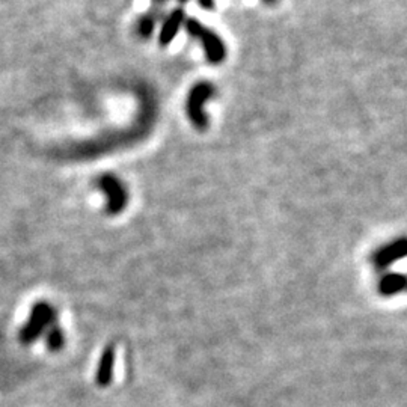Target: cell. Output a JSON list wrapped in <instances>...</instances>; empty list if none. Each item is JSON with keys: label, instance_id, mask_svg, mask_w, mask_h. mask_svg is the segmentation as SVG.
<instances>
[{"label": "cell", "instance_id": "6da1fadb", "mask_svg": "<svg viewBox=\"0 0 407 407\" xmlns=\"http://www.w3.org/2000/svg\"><path fill=\"white\" fill-rule=\"evenodd\" d=\"M58 321V312L48 302H37L30 309L28 321L20 330V341L23 344H34Z\"/></svg>", "mask_w": 407, "mask_h": 407}, {"label": "cell", "instance_id": "7a4b0ae2", "mask_svg": "<svg viewBox=\"0 0 407 407\" xmlns=\"http://www.w3.org/2000/svg\"><path fill=\"white\" fill-rule=\"evenodd\" d=\"M186 29L192 37L201 41V44L204 47V52H206L207 59L211 63H221L224 62L225 56H226V48L224 41L219 38L213 30L207 29L204 26L202 23L198 20H187L186 21Z\"/></svg>", "mask_w": 407, "mask_h": 407}, {"label": "cell", "instance_id": "3957f363", "mask_svg": "<svg viewBox=\"0 0 407 407\" xmlns=\"http://www.w3.org/2000/svg\"><path fill=\"white\" fill-rule=\"evenodd\" d=\"M99 187L106 195V211L109 215H119L124 211L128 202V193L126 186L118 177L106 174L99 180Z\"/></svg>", "mask_w": 407, "mask_h": 407}, {"label": "cell", "instance_id": "277c9868", "mask_svg": "<svg viewBox=\"0 0 407 407\" xmlns=\"http://www.w3.org/2000/svg\"><path fill=\"white\" fill-rule=\"evenodd\" d=\"M215 94V86L210 83H198L193 86V89L187 99V115H189L193 126L198 130L207 128L208 118L204 112V104H206Z\"/></svg>", "mask_w": 407, "mask_h": 407}, {"label": "cell", "instance_id": "5b68a950", "mask_svg": "<svg viewBox=\"0 0 407 407\" xmlns=\"http://www.w3.org/2000/svg\"><path fill=\"white\" fill-rule=\"evenodd\" d=\"M115 359H117V348L113 344L106 346L103 353L100 356L99 366H97L95 381L97 385L106 388L112 384L113 380V370H115Z\"/></svg>", "mask_w": 407, "mask_h": 407}, {"label": "cell", "instance_id": "8992f818", "mask_svg": "<svg viewBox=\"0 0 407 407\" xmlns=\"http://www.w3.org/2000/svg\"><path fill=\"white\" fill-rule=\"evenodd\" d=\"M184 20H186V14L183 10H175L169 15L166 21L163 23L160 35H159V41L161 46H168L172 43L178 32H180V28L183 26Z\"/></svg>", "mask_w": 407, "mask_h": 407}, {"label": "cell", "instance_id": "52a82bcc", "mask_svg": "<svg viewBox=\"0 0 407 407\" xmlns=\"http://www.w3.org/2000/svg\"><path fill=\"white\" fill-rule=\"evenodd\" d=\"M46 344L47 348L52 352H61L65 346V332L59 328L58 323L52 326L50 329L46 332Z\"/></svg>", "mask_w": 407, "mask_h": 407}, {"label": "cell", "instance_id": "ba28073f", "mask_svg": "<svg viewBox=\"0 0 407 407\" xmlns=\"http://www.w3.org/2000/svg\"><path fill=\"white\" fill-rule=\"evenodd\" d=\"M154 28H156V20H154L152 15L146 14L145 17H142L139 23H137V34L142 38H150Z\"/></svg>", "mask_w": 407, "mask_h": 407}, {"label": "cell", "instance_id": "9c48e42d", "mask_svg": "<svg viewBox=\"0 0 407 407\" xmlns=\"http://www.w3.org/2000/svg\"><path fill=\"white\" fill-rule=\"evenodd\" d=\"M198 2L204 10H211V8H213V0H198Z\"/></svg>", "mask_w": 407, "mask_h": 407}, {"label": "cell", "instance_id": "30bf717a", "mask_svg": "<svg viewBox=\"0 0 407 407\" xmlns=\"http://www.w3.org/2000/svg\"><path fill=\"white\" fill-rule=\"evenodd\" d=\"M264 2H267V3H272V2H275V0H264Z\"/></svg>", "mask_w": 407, "mask_h": 407}, {"label": "cell", "instance_id": "8fae6325", "mask_svg": "<svg viewBox=\"0 0 407 407\" xmlns=\"http://www.w3.org/2000/svg\"><path fill=\"white\" fill-rule=\"evenodd\" d=\"M157 2H161V0H157ZM180 2H186V0H180Z\"/></svg>", "mask_w": 407, "mask_h": 407}]
</instances>
